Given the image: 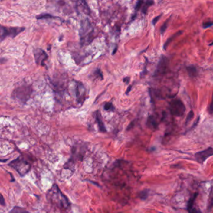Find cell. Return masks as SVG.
Instances as JSON below:
<instances>
[{
  "label": "cell",
  "mask_w": 213,
  "mask_h": 213,
  "mask_svg": "<svg viewBox=\"0 0 213 213\" xmlns=\"http://www.w3.org/2000/svg\"><path fill=\"white\" fill-rule=\"evenodd\" d=\"M47 198L52 204L60 208L67 209L71 205L69 199L63 195L56 185H54L48 191Z\"/></svg>",
  "instance_id": "obj_1"
},
{
  "label": "cell",
  "mask_w": 213,
  "mask_h": 213,
  "mask_svg": "<svg viewBox=\"0 0 213 213\" xmlns=\"http://www.w3.org/2000/svg\"><path fill=\"white\" fill-rule=\"evenodd\" d=\"M94 30L88 18L81 20L80 23V43L82 46L90 44L94 38Z\"/></svg>",
  "instance_id": "obj_2"
},
{
  "label": "cell",
  "mask_w": 213,
  "mask_h": 213,
  "mask_svg": "<svg viewBox=\"0 0 213 213\" xmlns=\"http://www.w3.org/2000/svg\"><path fill=\"white\" fill-rule=\"evenodd\" d=\"M8 165L15 169L21 177H24L31 169L30 163L21 156H19L16 159L11 161Z\"/></svg>",
  "instance_id": "obj_3"
},
{
  "label": "cell",
  "mask_w": 213,
  "mask_h": 213,
  "mask_svg": "<svg viewBox=\"0 0 213 213\" xmlns=\"http://www.w3.org/2000/svg\"><path fill=\"white\" fill-rule=\"evenodd\" d=\"M32 91L33 90L30 86H19L14 90L12 93V98L25 104L30 99Z\"/></svg>",
  "instance_id": "obj_4"
},
{
  "label": "cell",
  "mask_w": 213,
  "mask_h": 213,
  "mask_svg": "<svg viewBox=\"0 0 213 213\" xmlns=\"http://www.w3.org/2000/svg\"><path fill=\"white\" fill-rule=\"evenodd\" d=\"M169 110L171 115L176 117H181L185 113L186 107L180 99H174L169 103Z\"/></svg>",
  "instance_id": "obj_5"
},
{
  "label": "cell",
  "mask_w": 213,
  "mask_h": 213,
  "mask_svg": "<svg viewBox=\"0 0 213 213\" xmlns=\"http://www.w3.org/2000/svg\"><path fill=\"white\" fill-rule=\"evenodd\" d=\"M25 30L24 27H5L1 26V41H3L4 39L8 36L15 38L18 34L23 32Z\"/></svg>",
  "instance_id": "obj_6"
},
{
  "label": "cell",
  "mask_w": 213,
  "mask_h": 213,
  "mask_svg": "<svg viewBox=\"0 0 213 213\" xmlns=\"http://www.w3.org/2000/svg\"><path fill=\"white\" fill-rule=\"evenodd\" d=\"M169 61L167 57L164 56H162L159 63L158 64L156 71L154 72V76H162L166 74L168 70Z\"/></svg>",
  "instance_id": "obj_7"
},
{
  "label": "cell",
  "mask_w": 213,
  "mask_h": 213,
  "mask_svg": "<svg viewBox=\"0 0 213 213\" xmlns=\"http://www.w3.org/2000/svg\"><path fill=\"white\" fill-rule=\"evenodd\" d=\"M75 82L76 83V90H75L76 100L78 103L83 104L86 99L85 98L86 88L82 83L78 82V81H75Z\"/></svg>",
  "instance_id": "obj_8"
},
{
  "label": "cell",
  "mask_w": 213,
  "mask_h": 213,
  "mask_svg": "<svg viewBox=\"0 0 213 213\" xmlns=\"http://www.w3.org/2000/svg\"><path fill=\"white\" fill-rule=\"evenodd\" d=\"M213 156V148L209 147L205 150L199 151L195 155V158L199 163H203L208 158Z\"/></svg>",
  "instance_id": "obj_9"
},
{
  "label": "cell",
  "mask_w": 213,
  "mask_h": 213,
  "mask_svg": "<svg viewBox=\"0 0 213 213\" xmlns=\"http://www.w3.org/2000/svg\"><path fill=\"white\" fill-rule=\"evenodd\" d=\"M35 62L37 64H40L44 66V62L48 58L47 53L42 49L40 48H36L33 51Z\"/></svg>",
  "instance_id": "obj_10"
},
{
  "label": "cell",
  "mask_w": 213,
  "mask_h": 213,
  "mask_svg": "<svg viewBox=\"0 0 213 213\" xmlns=\"http://www.w3.org/2000/svg\"><path fill=\"white\" fill-rule=\"evenodd\" d=\"M198 196V193L196 192L188 200L187 204V210L189 213H201L200 211L194 208V202Z\"/></svg>",
  "instance_id": "obj_11"
},
{
  "label": "cell",
  "mask_w": 213,
  "mask_h": 213,
  "mask_svg": "<svg viewBox=\"0 0 213 213\" xmlns=\"http://www.w3.org/2000/svg\"><path fill=\"white\" fill-rule=\"evenodd\" d=\"M158 122L157 118L153 115H150L147 119L146 125L151 130L155 131L158 128Z\"/></svg>",
  "instance_id": "obj_12"
},
{
  "label": "cell",
  "mask_w": 213,
  "mask_h": 213,
  "mask_svg": "<svg viewBox=\"0 0 213 213\" xmlns=\"http://www.w3.org/2000/svg\"><path fill=\"white\" fill-rule=\"evenodd\" d=\"M96 120L97 124H98L100 131L101 132H103V133L106 132V127H105V126H104V123H103V122L102 121L101 116V113H100L99 111H97L96 113Z\"/></svg>",
  "instance_id": "obj_13"
},
{
  "label": "cell",
  "mask_w": 213,
  "mask_h": 213,
  "mask_svg": "<svg viewBox=\"0 0 213 213\" xmlns=\"http://www.w3.org/2000/svg\"><path fill=\"white\" fill-rule=\"evenodd\" d=\"M182 31H179L178 32H176L175 34H174L173 35H172L171 37H169L168 40H166V41L164 43V45H163V49L164 50H166V48H168V46H169V44L174 40V39L176 38L178 36L181 35V34H182Z\"/></svg>",
  "instance_id": "obj_14"
},
{
  "label": "cell",
  "mask_w": 213,
  "mask_h": 213,
  "mask_svg": "<svg viewBox=\"0 0 213 213\" xmlns=\"http://www.w3.org/2000/svg\"><path fill=\"white\" fill-rule=\"evenodd\" d=\"M186 70H187V72L189 74V76L191 77H196L198 76V70L196 68V67L193 66V65H190L186 67Z\"/></svg>",
  "instance_id": "obj_15"
},
{
  "label": "cell",
  "mask_w": 213,
  "mask_h": 213,
  "mask_svg": "<svg viewBox=\"0 0 213 213\" xmlns=\"http://www.w3.org/2000/svg\"><path fill=\"white\" fill-rule=\"evenodd\" d=\"M8 213H30V212H29L28 211H26L23 208L19 207V206H15Z\"/></svg>",
  "instance_id": "obj_16"
},
{
  "label": "cell",
  "mask_w": 213,
  "mask_h": 213,
  "mask_svg": "<svg viewBox=\"0 0 213 213\" xmlns=\"http://www.w3.org/2000/svg\"><path fill=\"white\" fill-rule=\"evenodd\" d=\"M213 207V187H212L211 190L210 191V194L209 196L208 199V209L210 211Z\"/></svg>",
  "instance_id": "obj_17"
},
{
  "label": "cell",
  "mask_w": 213,
  "mask_h": 213,
  "mask_svg": "<svg viewBox=\"0 0 213 213\" xmlns=\"http://www.w3.org/2000/svg\"><path fill=\"white\" fill-rule=\"evenodd\" d=\"M154 2L153 1H146V2L144 3V5L143 6L142 12L144 14H146L148 8L150 6H151L152 5H154Z\"/></svg>",
  "instance_id": "obj_18"
},
{
  "label": "cell",
  "mask_w": 213,
  "mask_h": 213,
  "mask_svg": "<svg viewBox=\"0 0 213 213\" xmlns=\"http://www.w3.org/2000/svg\"><path fill=\"white\" fill-rule=\"evenodd\" d=\"M149 195V191L148 189H144L139 193V198L141 200H146Z\"/></svg>",
  "instance_id": "obj_19"
},
{
  "label": "cell",
  "mask_w": 213,
  "mask_h": 213,
  "mask_svg": "<svg viewBox=\"0 0 213 213\" xmlns=\"http://www.w3.org/2000/svg\"><path fill=\"white\" fill-rule=\"evenodd\" d=\"M171 17H172V16H171L168 19H166V21L163 23V25H162V26L161 27V29H160L161 34L162 35V34L164 33V32L166 31V29L168 28V25H169V21H170V19H171Z\"/></svg>",
  "instance_id": "obj_20"
},
{
  "label": "cell",
  "mask_w": 213,
  "mask_h": 213,
  "mask_svg": "<svg viewBox=\"0 0 213 213\" xmlns=\"http://www.w3.org/2000/svg\"><path fill=\"white\" fill-rule=\"evenodd\" d=\"M36 19H50V18H56V16H53L51 14L48 13H43V14H40L38 16H36Z\"/></svg>",
  "instance_id": "obj_21"
},
{
  "label": "cell",
  "mask_w": 213,
  "mask_h": 213,
  "mask_svg": "<svg viewBox=\"0 0 213 213\" xmlns=\"http://www.w3.org/2000/svg\"><path fill=\"white\" fill-rule=\"evenodd\" d=\"M104 110L106 111H114V110H115V108L114 107V106L111 103H106L104 105Z\"/></svg>",
  "instance_id": "obj_22"
},
{
  "label": "cell",
  "mask_w": 213,
  "mask_h": 213,
  "mask_svg": "<svg viewBox=\"0 0 213 213\" xmlns=\"http://www.w3.org/2000/svg\"><path fill=\"white\" fill-rule=\"evenodd\" d=\"M194 118V112L192 110H191L189 111V113L188 114V116L186 119V121H185V124L187 125L191 120L192 119Z\"/></svg>",
  "instance_id": "obj_23"
},
{
  "label": "cell",
  "mask_w": 213,
  "mask_h": 213,
  "mask_svg": "<svg viewBox=\"0 0 213 213\" xmlns=\"http://www.w3.org/2000/svg\"><path fill=\"white\" fill-rule=\"evenodd\" d=\"M212 26H213V21H208L203 23L202 25V26L204 29H207Z\"/></svg>",
  "instance_id": "obj_24"
},
{
  "label": "cell",
  "mask_w": 213,
  "mask_h": 213,
  "mask_svg": "<svg viewBox=\"0 0 213 213\" xmlns=\"http://www.w3.org/2000/svg\"><path fill=\"white\" fill-rule=\"evenodd\" d=\"M208 113H209L210 114H213V93H212V96L211 103L209 106L208 107Z\"/></svg>",
  "instance_id": "obj_25"
},
{
  "label": "cell",
  "mask_w": 213,
  "mask_h": 213,
  "mask_svg": "<svg viewBox=\"0 0 213 213\" xmlns=\"http://www.w3.org/2000/svg\"><path fill=\"white\" fill-rule=\"evenodd\" d=\"M144 3L143 1H138L135 6V11L136 12L139 11V9H140V8L141 7V6L143 5V4Z\"/></svg>",
  "instance_id": "obj_26"
},
{
  "label": "cell",
  "mask_w": 213,
  "mask_h": 213,
  "mask_svg": "<svg viewBox=\"0 0 213 213\" xmlns=\"http://www.w3.org/2000/svg\"><path fill=\"white\" fill-rule=\"evenodd\" d=\"M161 16H162V14H161L160 15L156 16V18H154L152 19V24L154 26L156 25V24L157 23V22L158 21L159 19L161 18Z\"/></svg>",
  "instance_id": "obj_27"
},
{
  "label": "cell",
  "mask_w": 213,
  "mask_h": 213,
  "mask_svg": "<svg viewBox=\"0 0 213 213\" xmlns=\"http://www.w3.org/2000/svg\"><path fill=\"white\" fill-rule=\"evenodd\" d=\"M95 73H96V74L98 75V77H101V80H103V74H102V72H101V70H100V69H97V70H96V72H95Z\"/></svg>",
  "instance_id": "obj_28"
},
{
  "label": "cell",
  "mask_w": 213,
  "mask_h": 213,
  "mask_svg": "<svg viewBox=\"0 0 213 213\" xmlns=\"http://www.w3.org/2000/svg\"><path fill=\"white\" fill-rule=\"evenodd\" d=\"M199 119H200V116H199V117L198 118V119L196 120V121L195 122V123H194V124H193V126H192L191 128V129H190V130H191V129H192L193 128H195L196 126H197V125H198V124L199 123Z\"/></svg>",
  "instance_id": "obj_29"
},
{
  "label": "cell",
  "mask_w": 213,
  "mask_h": 213,
  "mask_svg": "<svg viewBox=\"0 0 213 213\" xmlns=\"http://www.w3.org/2000/svg\"><path fill=\"white\" fill-rule=\"evenodd\" d=\"M130 81V77L129 76H127V77H125L123 79V81L125 83H126V84H128L129 82Z\"/></svg>",
  "instance_id": "obj_30"
},
{
  "label": "cell",
  "mask_w": 213,
  "mask_h": 213,
  "mask_svg": "<svg viewBox=\"0 0 213 213\" xmlns=\"http://www.w3.org/2000/svg\"><path fill=\"white\" fill-rule=\"evenodd\" d=\"M0 203H1L2 206H5V201L4 199V198L3 196V195H1V201H0Z\"/></svg>",
  "instance_id": "obj_31"
},
{
  "label": "cell",
  "mask_w": 213,
  "mask_h": 213,
  "mask_svg": "<svg viewBox=\"0 0 213 213\" xmlns=\"http://www.w3.org/2000/svg\"><path fill=\"white\" fill-rule=\"evenodd\" d=\"M134 121H132V122L131 123V124L128 126V128H127V130L129 131V129H131L134 126Z\"/></svg>",
  "instance_id": "obj_32"
},
{
  "label": "cell",
  "mask_w": 213,
  "mask_h": 213,
  "mask_svg": "<svg viewBox=\"0 0 213 213\" xmlns=\"http://www.w3.org/2000/svg\"><path fill=\"white\" fill-rule=\"evenodd\" d=\"M131 89H132V85H130V86H129L126 91V94H128L131 91Z\"/></svg>",
  "instance_id": "obj_33"
},
{
  "label": "cell",
  "mask_w": 213,
  "mask_h": 213,
  "mask_svg": "<svg viewBox=\"0 0 213 213\" xmlns=\"http://www.w3.org/2000/svg\"><path fill=\"white\" fill-rule=\"evenodd\" d=\"M117 48H118V47H117V46L116 47V48H114V51H113V54H114V53H116V50H117Z\"/></svg>",
  "instance_id": "obj_34"
},
{
  "label": "cell",
  "mask_w": 213,
  "mask_h": 213,
  "mask_svg": "<svg viewBox=\"0 0 213 213\" xmlns=\"http://www.w3.org/2000/svg\"><path fill=\"white\" fill-rule=\"evenodd\" d=\"M212 45H213V41H212V43L209 44V46H212Z\"/></svg>",
  "instance_id": "obj_35"
},
{
  "label": "cell",
  "mask_w": 213,
  "mask_h": 213,
  "mask_svg": "<svg viewBox=\"0 0 213 213\" xmlns=\"http://www.w3.org/2000/svg\"><path fill=\"white\" fill-rule=\"evenodd\" d=\"M159 213H163V212H159Z\"/></svg>",
  "instance_id": "obj_36"
}]
</instances>
